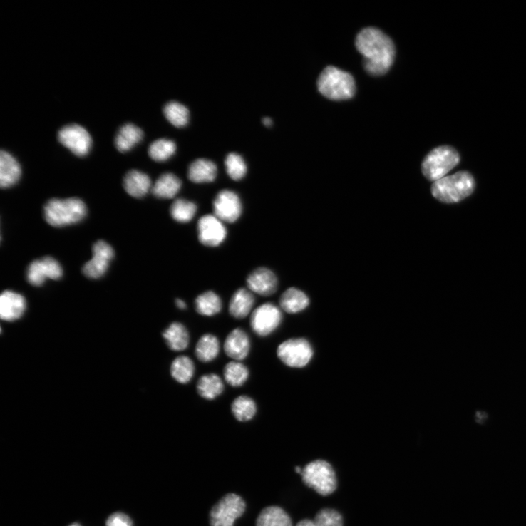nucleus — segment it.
Masks as SVG:
<instances>
[{"instance_id":"1","label":"nucleus","mask_w":526,"mask_h":526,"mask_svg":"<svg viewBox=\"0 0 526 526\" xmlns=\"http://www.w3.org/2000/svg\"><path fill=\"white\" fill-rule=\"evenodd\" d=\"M356 46L363 56L364 68L370 75H385L392 67L396 55L395 46L380 29H363L357 36Z\"/></svg>"},{"instance_id":"2","label":"nucleus","mask_w":526,"mask_h":526,"mask_svg":"<svg viewBox=\"0 0 526 526\" xmlns=\"http://www.w3.org/2000/svg\"><path fill=\"white\" fill-rule=\"evenodd\" d=\"M319 92L331 100H346L356 93V81L352 75L334 66H328L317 81Z\"/></svg>"},{"instance_id":"3","label":"nucleus","mask_w":526,"mask_h":526,"mask_svg":"<svg viewBox=\"0 0 526 526\" xmlns=\"http://www.w3.org/2000/svg\"><path fill=\"white\" fill-rule=\"evenodd\" d=\"M475 182L471 173L460 171L435 182L431 187L433 196L443 202L455 203L470 196Z\"/></svg>"},{"instance_id":"4","label":"nucleus","mask_w":526,"mask_h":526,"mask_svg":"<svg viewBox=\"0 0 526 526\" xmlns=\"http://www.w3.org/2000/svg\"><path fill=\"white\" fill-rule=\"evenodd\" d=\"M87 209L79 198L51 199L44 207V217L53 227H62L76 224L86 217Z\"/></svg>"},{"instance_id":"5","label":"nucleus","mask_w":526,"mask_h":526,"mask_svg":"<svg viewBox=\"0 0 526 526\" xmlns=\"http://www.w3.org/2000/svg\"><path fill=\"white\" fill-rule=\"evenodd\" d=\"M459 162V154L452 146L442 145L426 156L422 164V172L427 180L435 182L445 178Z\"/></svg>"},{"instance_id":"6","label":"nucleus","mask_w":526,"mask_h":526,"mask_svg":"<svg viewBox=\"0 0 526 526\" xmlns=\"http://www.w3.org/2000/svg\"><path fill=\"white\" fill-rule=\"evenodd\" d=\"M301 475L305 485L321 495L332 494L338 486L334 468L324 460H316L308 463Z\"/></svg>"},{"instance_id":"7","label":"nucleus","mask_w":526,"mask_h":526,"mask_svg":"<svg viewBox=\"0 0 526 526\" xmlns=\"http://www.w3.org/2000/svg\"><path fill=\"white\" fill-rule=\"evenodd\" d=\"M246 504L241 496L229 493L213 507L210 513L211 526H233L234 522L242 516Z\"/></svg>"},{"instance_id":"8","label":"nucleus","mask_w":526,"mask_h":526,"mask_svg":"<svg viewBox=\"0 0 526 526\" xmlns=\"http://www.w3.org/2000/svg\"><path fill=\"white\" fill-rule=\"evenodd\" d=\"M279 360L291 368H304L313 357V349L305 339H291L282 343L277 348Z\"/></svg>"},{"instance_id":"9","label":"nucleus","mask_w":526,"mask_h":526,"mask_svg":"<svg viewBox=\"0 0 526 526\" xmlns=\"http://www.w3.org/2000/svg\"><path fill=\"white\" fill-rule=\"evenodd\" d=\"M282 314L274 304L267 303L259 306L252 314L250 326L259 336L266 337L273 334L280 326Z\"/></svg>"},{"instance_id":"10","label":"nucleus","mask_w":526,"mask_h":526,"mask_svg":"<svg viewBox=\"0 0 526 526\" xmlns=\"http://www.w3.org/2000/svg\"><path fill=\"white\" fill-rule=\"evenodd\" d=\"M58 140L75 155L84 157L92 148V138L89 133L78 125H69L58 134Z\"/></svg>"},{"instance_id":"11","label":"nucleus","mask_w":526,"mask_h":526,"mask_svg":"<svg viewBox=\"0 0 526 526\" xmlns=\"http://www.w3.org/2000/svg\"><path fill=\"white\" fill-rule=\"evenodd\" d=\"M63 275V271L60 262L51 257L33 261L26 272L27 281L36 287L43 285L48 279H60Z\"/></svg>"},{"instance_id":"12","label":"nucleus","mask_w":526,"mask_h":526,"mask_svg":"<svg viewBox=\"0 0 526 526\" xmlns=\"http://www.w3.org/2000/svg\"><path fill=\"white\" fill-rule=\"evenodd\" d=\"M93 257L83 267V273L88 278L99 279L106 273L114 257L111 246L104 241H98L93 249Z\"/></svg>"},{"instance_id":"13","label":"nucleus","mask_w":526,"mask_h":526,"mask_svg":"<svg viewBox=\"0 0 526 526\" xmlns=\"http://www.w3.org/2000/svg\"><path fill=\"white\" fill-rule=\"evenodd\" d=\"M215 216L222 222L232 223L240 217L242 205L237 193L230 190H222L214 201Z\"/></svg>"},{"instance_id":"14","label":"nucleus","mask_w":526,"mask_h":526,"mask_svg":"<svg viewBox=\"0 0 526 526\" xmlns=\"http://www.w3.org/2000/svg\"><path fill=\"white\" fill-rule=\"evenodd\" d=\"M198 239L202 244L215 247L225 239L227 230L216 216L206 215L200 218L197 225Z\"/></svg>"},{"instance_id":"15","label":"nucleus","mask_w":526,"mask_h":526,"mask_svg":"<svg viewBox=\"0 0 526 526\" xmlns=\"http://www.w3.org/2000/svg\"><path fill=\"white\" fill-rule=\"evenodd\" d=\"M249 289L262 296H269L277 289L276 275L267 268H259L252 272L247 279Z\"/></svg>"},{"instance_id":"16","label":"nucleus","mask_w":526,"mask_h":526,"mask_svg":"<svg viewBox=\"0 0 526 526\" xmlns=\"http://www.w3.org/2000/svg\"><path fill=\"white\" fill-rule=\"evenodd\" d=\"M224 350L225 354L233 360H244L250 351V340L247 333L241 329L232 331L225 339Z\"/></svg>"},{"instance_id":"17","label":"nucleus","mask_w":526,"mask_h":526,"mask_svg":"<svg viewBox=\"0 0 526 526\" xmlns=\"http://www.w3.org/2000/svg\"><path fill=\"white\" fill-rule=\"evenodd\" d=\"M26 309L25 299L16 292L6 290L0 297V316L4 320L14 321L19 319Z\"/></svg>"},{"instance_id":"18","label":"nucleus","mask_w":526,"mask_h":526,"mask_svg":"<svg viewBox=\"0 0 526 526\" xmlns=\"http://www.w3.org/2000/svg\"><path fill=\"white\" fill-rule=\"evenodd\" d=\"M21 168L17 160L9 153H0V185L9 188L20 180Z\"/></svg>"},{"instance_id":"19","label":"nucleus","mask_w":526,"mask_h":526,"mask_svg":"<svg viewBox=\"0 0 526 526\" xmlns=\"http://www.w3.org/2000/svg\"><path fill=\"white\" fill-rule=\"evenodd\" d=\"M125 191L133 197L140 198L149 192L152 182L148 175L139 170L129 171L123 182Z\"/></svg>"},{"instance_id":"20","label":"nucleus","mask_w":526,"mask_h":526,"mask_svg":"<svg viewBox=\"0 0 526 526\" xmlns=\"http://www.w3.org/2000/svg\"><path fill=\"white\" fill-rule=\"evenodd\" d=\"M217 167L215 163L207 159H198L190 166L188 177L194 183H210L217 177Z\"/></svg>"},{"instance_id":"21","label":"nucleus","mask_w":526,"mask_h":526,"mask_svg":"<svg viewBox=\"0 0 526 526\" xmlns=\"http://www.w3.org/2000/svg\"><path fill=\"white\" fill-rule=\"evenodd\" d=\"M254 297L250 290L244 288L238 289L233 294L229 306V312L237 319H244L252 311Z\"/></svg>"},{"instance_id":"22","label":"nucleus","mask_w":526,"mask_h":526,"mask_svg":"<svg viewBox=\"0 0 526 526\" xmlns=\"http://www.w3.org/2000/svg\"><path fill=\"white\" fill-rule=\"evenodd\" d=\"M279 304L284 311L289 314H296L308 307L309 299L301 290L291 287L282 295Z\"/></svg>"},{"instance_id":"23","label":"nucleus","mask_w":526,"mask_h":526,"mask_svg":"<svg viewBox=\"0 0 526 526\" xmlns=\"http://www.w3.org/2000/svg\"><path fill=\"white\" fill-rule=\"evenodd\" d=\"M168 347L172 351H183L190 344V334L186 327L178 321L172 323L163 334Z\"/></svg>"},{"instance_id":"24","label":"nucleus","mask_w":526,"mask_h":526,"mask_svg":"<svg viewBox=\"0 0 526 526\" xmlns=\"http://www.w3.org/2000/svg\"><path fill=\"white\" fill-rule=\"evenodd\" d=\"M181 180L177 175L167 172L161 175L153 187V193L158 198L170 199L180 192Z\"/></svg>"},{"instance_id":"25","label":"nucleus","mask_w":526,"mask_h":526,"mask_svg":"<svg viewBox=\"0 0 526 526\" xmlns=\"http://www.w3.org/2000/svg\"><path fill=\"white\" fill-rule=\"evenodd\" d=\"M143 136L141 129L133 124H126L117 133L115 139L116 149L121 153H127L140 142Z\"/></svg>"},{"instance_id":"26","label":"nucleus","mask_w":526,"mask_h":526,"mask_svg":"<svg viewBox=\"0 0 526 526\" xmlns=\"http://www.w3.org/2000/svg\"><path fill=\"white\" fill-rule=\"evenodd\" d=\"M220 344L212 334H205L198 340L195 347L197 359L202 363H210L219 355Z\"/></svg>"},{"instance_id":"27","label":"nucleus","mask_w":526,"mask_h":526,"mask_svg":"<svg viewBox=\"0 0 526 526\" xmlns=\"http://www.w3.org/2000/svg\"><path fill=\"white\" fill-rule=\"evenodd\" d=\"M198 394L203 398L213 400L220 396L224 391L222 378L215 373L202 376L197 384Z\"/></svg>"},{"instance_id":"28","label":"nucleus","mask_w":526,"mask_h":526,"mask_svg":"<svg viewBox=\"0 0 526 526\" xmlns=\"http://www.w3.org/2000/svg\"><path fill=\"white\" fill-rule=\"evenodd\" d=\"M256 523L257 526H292L289 515L283 509L276 506L262 510Z\"/></svg>"},{"instance_id":"29","label":"nucleus","mask_w":526,"mask_h":526,"mask_svg":"<svg viewBox=\"0 0 526 526\" xmlns=\"http://www.w3.org/2000/svg\"><path fill=\"white\" fill-rule=\"evenodd\" d=\"M222 306L220 298L212 291L203 292L195 300L196 311L202 316H215L220 312Z\"/></svg>"},{"instance_id":"30","label":"nucleus","mask_w":526,"mask_h":526,"mask_svg":"<svg viewBox=\"0 0 526 526\" xmlns=\"http://www.w3.org/2000/svg\"><path fill=\"white\" fill-rule=\"evenodd\" d=\"M170 373L175 381L181 384H187L191 381L194 376V363L188 356H180L172 361Z\"/></svg>"},{"instance_id":"31","label":"nucleus","mask_w":526,"mask_h":526,"mask_svg":"<svg viewBox=\"0 0 526 526\" xmlns=\"http://www.w3.org/2000/svg\"><path fill=\"white\" fill-rule=\"evenodd\" d=\"M342 515L336 510L329 508L321 510L314 520H303L296 526H343Z\"/></svg>"},{"instance_id":"32","label":"nucleus","mask_w":526,"mask_h":526,"mask_svg":"<svg viewBox=\"0 0 526 526\" xmlns=\"http://www.w3.org/2000/svg\"><path fill=\"white\" fill-rule=\"evenodd\" d=\"M231 409L234 417L241 422L252 420L257 413V406L254 401L247 396H241L234 400Z\"/></svg>"},{"instance_id":"33","label":"nucleus","mask_w":526,"mask_h":526,"mask_svg":"<svg viewBox=\"0 0 526 526\" xmlns=\"http://www.w3.org/2000/svg\"><path fill=\"white\" fill-rule=\"evenodd\" d=\"M249 375L247 367L238 361L228 363L224 368V377L227 383L232 387H241Z\"/></svg>"},{"instance_id":"34","label":"nucleus","mask_w":526,"mask_h":526,"mask_svg":"<svg viewBox=\"0 0 526 526\" xmlns=\"http://www.w3.org/2000/svg\"><path fill=\"white\" fill-rule=\"evenodd\" d=\"M166 119L175 127L182 128L189 122V110L177 102L167 103L163 110Z\"/></svg>"},{"instance_id":"35","label":"nucleus","mask_w":526,"mask_h":526,"mask_svg":"<svg viewBox=\"0 0 526 526\" xmlns=\"http://www.w3.org/2000/svg\"><path fill=\"white\" fill-rule=\"evenodd\" d=\"M197 212L196 205L185 199L175 200L170 207L172 217L179 222L186 223L191 221Z\"/></svg>"},{"instance_id":"36","label":"nucleus","mask_w":526,"mask_h":526,"mask_svg":"<svg viewBox=\"0 0 526 526\" xmlns=\"http://www.w3.org/2000/svg\"><path fill=\"white\" fill-rule=\"evenodd\" d=\"M175 151L177 145L171 140L163 138L150 145L149 155L156 162H164L170 159Z\"/></svg>"},{"instance_id":"37","label":"nucleus","mask_w":526,"mask_h":526,"mask_svg":"<svg viewBox=\"0 0 526 526\" xmlns=\"http://www.w3.org/2000/svg\"><path fill=\"white\" fill-rule=\"evenodd\" d=\"M225 167L229 177L235 181L242 180L247 167L243 158L237 153L229 154L225 159Z\"/></svg>"},{"instance_id":"38","label":"nucleus","mask_w":526,"mask_h":526,"mask_svg":"<svg viewBox=\"0 0 526 526\" xmlns=\"http://www.w3.org/2000/svg\"><path fill=\"white\" fill-rule=\"evenodd\" d=\"M106 526H133L130 517L123 512L112 514L106 521Z\"/></svg>"},{"instance_id":"39","label":"nucleus","mask_w":526,"mask_h":526,"mask_svg":"<svg viewBox=\"0 0 526 526\" xmlns=\"http://www.w3.org/2000/svg\"><path fill=\"white\" fill-rule=\"evenodd\" d=\"M175 304H177V307L182 310L187 308L185 302L181 299H177V301H175Z\"/></svg>"},{"instance_id":"40","label":"nucleus","mask_w":526,"mask_h":526,"mask_svg":"<svg viewBox=\"0 0 526 526\" xmlns=\"http://www.w3.org/2000/svg\"><path fill=\"white\" fill-rule=\"evenodd\" d=\"M262 123L267 127H269L272 125V120L270 118L263 119Z\"/></svg>"},{"instance_id":"41","label":"nucleus","mask_w":526,"mask_h":526,"mask_svg":"<svg viewBox=\"0 0 526 526\" xmlns=\"http://www.w3.org/2000/svg\"><path fill=\"white\" fill-rule=\"evenodd\" d=\"M295 470H296V473H297L298 474H300V475H301V473H302V471H303V469H302V468H301V467H299V466H297V467H296V469H295Z\"/></svg>"},{"instance_id":"42","label":"nucleus","mask_w":526,"mask_h":526,"mask_svg":"<svg viewBox=\"0 0 526 526\" xmlns=\"http://www.w3.org/2000/svg\"><path fill=\"white\" fill-rule=\"evenodd\" d=\"M69 526H82V525H80V524H79V523H78V522H74V523H73V524L70 525Z\"/></svg>"}]
</instances>
